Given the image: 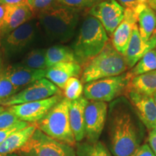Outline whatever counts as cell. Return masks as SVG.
Here are the masks:
<instances>
[{
  "instance_id": "obj_6",
  "label": "cell",
  "mask_w": 156,
  "mask_h": 156,
  "mask_svg": "<svg viewBox=\"0 0 156 156\" xmlns=\"http://www.w3.org/2000/svg\"><path fill=\"white\" fill-rule=\"evenodd\" d=\"M132 78L129 72H127L118 76L91 81L84 87V97L87 101L110 102L126 93Z\"/></svg>"
},
{
  "instance_id": "obj_42",
  "label": "cell",
  "mask_w": 156,
  "mask_h": 156,
  "mask_svg": "<svg viewBox=\"0 0 156 156\" xmlns=\"http://www.w3.org/2000/svg\"><path fill=\"white\" fill-rule=\"evenodd\" d=\"M2 72V69H1V62H0V73Z\"/></svg>"
},
{
  "instance_id": "obj_25",
  "label": "cell",
  "mask_w": 156,
  "mask_h": 156,
  "mask_svg": "<svg viewBox=\"0 0 156 156\" xmlns=\"http://www.w3.org/2000/svg\"><path fill=\"white\" fill-rule=\"evenodd\" d=\"M46 53L45 48H35L25 56L20 63L31 69L46 70L48 69Z\"/></svg>"
},
{
  "instance_id": "obj_16",
  "label": "cell",
  "mask_w": 156,
  "mask_h": 156,
  "mask_svg": "<svg viewBox=\"0 0 156 156\" xmlns=\"http://www.w3.org/2000/svg\"><path fill=\"white\" fill-rule=\"evenodd\" d=\"M138 17L134 12L124 9V17L112 34V44L118 52L125 55L132 34V30L136 23Z\"/></svg>"
},
{
  "instance_id": "obj_15",
  "label": "cell",
  "mask_w": 156,
  "mask_h": 156,
  "mask_svg": "<svg viewBox=\"0 0 156 156\" xmlns=\"http://www.w3.org/2000/svg\"><path fill=\"white\" fill-rule=\"evenodd\" d=\"M156 47L155 33L149 40H145L140 36L137 23L134 25L125 56L128 67H134L136 64L150 51Z\"/></svg>"
},
{
  "instance_id": "obj_40",
  "label": "cell",
  "mask_w": 156,
  "mask_h": 156,
  "mask_svg": "<svg viewBox=\"0 0 156 156\" xmlns=\"http://www.w3.org/2000/svg\"><path fill=\"white\" fill-rule=\"evenodd\" d=\"M5 156H20L18 154H15V153H11V154H8V155H5Z\"/></svg>"
},
{
  "instance_id": "obj_32",
  "label": "cell",
  "mask_w": 156,
  "mask_h": 156,
  "mask_svg": "<svg viewBox=\"0 0 156 156\" xmlns=\"http://www.w3.org/2000/svg\"><path fill=\"white\" fill-rule=\"evenodd\" d=\"M20 121V120L10 111L7 108L5 109L0 114V129L13 126Z\"/></svg>"
},
{
  "instance_id": "obj_12",
  "label": "cell",
  "mask_w": 156,
  "mask_h": 156,
  "mask_svg": "<svg viewBox=\"0 0 156 156\" xmlns=\"http://www.w3.org/2000/svg\"><path fill=\"white\" fill-rule=\"evenodd\" d=\"M108 105L102 101H88L85 109V136L89 142L98 141L106 121Z\"/></svg>"
},
{
  "instance_id": "obj_20",
  "label": "cell",
  "mask_w": 156,
  "mask_h": 156,
  "mask_svg": "<svg viewBox=\"0 0 156 156\" xmlns=\"http://www.w3.org/2000/svg\"><path fill=\"white\" fill-rule=\"evenodd\" d=\"M36 129V124H30L27 127L12 134L0 144V156H5L18 151L26 144Z\"/></svg>"
},
{
  "instance_id": "obj_4",
  "label": "cell",
  "mask_w": 156,
  "mask_h": 156,
  "mask_svg": "<svg viewBox=\"0 0 156 156\" xmlns=\"http://www.w3.org/2000/svg\"><path fill=\"white\" fill-rule=\"evenodd\" d=\"M127 68L125 56L117 51L112 42H108L100 53L83 66L81 81L86 84L99 79L118 76L125 73Z\"/></svg>"
},
{
  "instance_id": "obj_30",
  "label": "cell",
  "mask_w": 156,
  "mask_h": 156,
  "mask_svg": "<svg viewBox=\"0 0 156 156\" xmlns=\"http://www.w3.org/2000/svg\"><path fill=\"white\" fill-rule=\"evenodd\" d=\"M56 1L63 7L79 9L91 8L100 0H56Z\"/></svg>"
},
{
  "instance_id": "obj_41",
  "label": "cell",
  "mask_w": 156,
  "mask_h": 156,
  "mask_svg": "<svg viewBox=\"0 0 156 156\" xmlns=\"http://www.w3.org/2000/svg\"><path fill=\"white\" fill-rule=\"evenodd\" d=\"M153 98L154 101H155V104H156V92L153 95Z\"/></svg>"
},
{
  "instance_id": "obj_10",
  "label": "cell",
  "mask_w": 156,
  "mask_h": 156,
  "mask_svg": "<svg viewBox=\"0 0 156 156\" xmlns=\"http://www.w3.org/2000/svg\"><path fill=\"white\" fill-rule=\"evenodd\" d=\"M62 98L63 97L62 95H56L44 100L7 107V109L14 114L20 121L30 124H36L41 120Z\"/></svg>"
},
{
  "instance_id": "obj_33",
  "label": "cell",
  "mask_w": 156,
  "mask_h": 156,
  "mask_svg": "<svg viewBox=\"0 0 156 156\" xmlns=\"http://www.w3.org/2000/svg\"><path fill=\"white\" fill-rule=\"evenodd\" d=\"M30 124V123L23 122V121H20V122L16 123V124H14L13 126H9L8 128L3 129H0V144L2 143V142L5 141L7 137H9L12 134L27 127V126H28Z\"/></svg>"
},
{
  "instance_id": "obj_5",
  "label": "cell",
  "mask_w": 156,
  "mask_h": 156,
  "mask_svg": "<svg viewBox=\"0 0 156 156\" xmlns=\"http://www.w3.org/2000/svg\"><path fill=\"white\" fill-rule=\"evenodd\" d=\"M70 101L63 98L36 125L53 139L74 146L76 140L69 122Z\"/></svg>"
},
{
  "instance_id": "obj_24",
  "label": "cell",
  "mask_w": 156,
  "mask_h": 156,
  "mask_svg": "<svg viewBox=\"0 0 156 156\" xmlns=\"http://www.w3.org/2000/svg\"><path fill=\"white\" fill-rule=\"evenodd\" d=\"M76 156H112L104 144L100 141L76 144Z\"/></svg>"
},
{
  "instance_id": "obj_37",
  "label": "cell",
  "mask_w": 156,
  "mask_h": 156,
  "mask_svg": "<svg viewBox=\"0 0 156 156\" xmlns=\"http://www.w3.org/2000/svg\"><path fill=\"white\" fill-rule=\"evenodd\" d=\"M4 15H5V5L0 4V29L2 25Z\"/></svg>"
},
{
  "instance_id": "obj_11",
  "label": "cell",
  "mask_w": 156,
  "mask_h": 156,
  "mask_svg": "<svg viewBox=\"0 0 156 156\" xmlns=\"http://www.w3.org/2000/svg\"><path fill=\"white\" fill-rule=\"evenodd\" d=\"M89 15L101 23L107 34L112 36L124 17V8L116 0H102L91 7Z\"/></svg>"
},
{
  "instance_id": "obj_19",
  "label": "cell",
  "mask_w": 156,
  "mask_h": 156,
  "mask_svg": "<svg viewBox=\"0 0 156 156\" xmlns=\"http://www.w3.org/2000/svg\"><path fill=\"white\" fill-rule=\"evenodd\" d=\"M88 101L82 96L77 100L70 101L69 122L76 142H80L85 136V109Z\"/></svg>"
},
{
  "instance_id": "obj_7",
  "label": "cell",
  "mask_w": 156,
  "mask_h": 156,
  "mask_svg": "<svg viewBox=\"0 0 156 156\" xmlns=\"http://www.w3.org/2000/svg\"><path fill=\"white\" fill-rule=\"evenodd\" d=\"M17 153L20 156H76L73 146L53 139L38 128Z\"/></svg>"
},
{
  "instance_id": "obj_8",
  "label": "cell",
  "mask_w": 156,
  "mask_h": 156,
  "mask_svg": "<svg viewBox=\"0 0 156 156\" xmlns=\"http://www.w3.org/2000/svg\"><path fill=\"white\" fill-rule=\"evenodd\" d=\"M56 95H62L61 90L48 79L43 78L0 102V106L7 108L15 105L44 100Z\"/></svg>"
},
{
  "instance_id": "obj_17",
  "label": "cell",
  "mask_w": 156,
  "mask_h": 156,
  "mask_svg": "<svg viewBox=\"0 0 156 156\" xmlns=\"http://www.w3.org/2000/svg\"><path fill=\"white\" fill-rule=\"evenodd\" d=\"M46 70L31 69L21 63H17L8 66L4 73L12 83L20 90L22 87L46 78Z\"/></svg>"
},
{
  "instance_id": "obj_3",
  "label": "cell",
  "mask_w": 156,
  "mask_h": 156,
  "mask_svg": "<svg viewBox=\"0 0 156 156\" xmlns=\"http://www.w3.org/2000/svg\"><path fill=\"white\" fill-rule=\"evenodd\" d=\"M37 23L51 41L67 42L73 36L79 20L77 9L55 6L36 16Z\"/></svg>"
},
{
  "instance_id": "obj_38",
  "label": "cell",
  "mask_w": 156,
  "mask_h": 156,
  "mask_svg": "<svg viewBox=\"0 0 156 156\" xmlns=\"http://www.w3.org/2000/svg\"><path fill=\"white\" fill-rule=\"evenodd\" d=\"M147 4L156 12V0H147Z\"/></svg>"
},
{
  "instance_id": "obj_36",
  "label": "cell",
  "mask_w": 156,
  "mask_h": 156,
  "mask_svg": "<svg viewBox=\"0 0 156 156\" xmlns=\"http://www.w3.org/2000/svg\"><path fill=\"white\" fill-rule=\"evenodd\" d=\"M22 3H26V0H0V4L3 5H18Z\"/></svg>"
},
{
  "instance_id": "obj_39",
  "label": "cell",
  "mask_w": 156,
  "mask_h": 156,
  "mask_svg": "<svg viewBox=\"0 0 156 156\" xmlns=\"http://www.w3.org/2000/svg\"><path fill=\"white\" fill-rule=\"evenodd\" d=\"M5 110V107H4L2 106H0V114H1L2 112H4Z\"/></svg>"
},
{
  "instance_id": "obj_23",
  "label": "cell",
  "mask_w": 156,
  "mask_h": 156,
  "mask_svg": "<svg viewBox=\"0 0 156 156\" xmlns=\"http://www.w3.org/2000/svg\"><path fill=\"white\" fill-rule=\"evenodd\" d=\"M46 58L48 68L61 62H77L72 48L63 45H56L47 48Z\"/></svg>"
},
{
  "instance_id": "obj_9",
  "label": "cell",
  "mask_w": 156,
  "mask_h": 156,
  "mask_svg": "<svg viewBox=\"0 0 156 156\" xmlns=\"http://www.w3.org/2000/svg\"><path fill=\"white\" fill-rule=\"evenodd\" d=\"M38 23L31 20L2 37L1 46L7 56L17 55L28 48L37 35Z\"/></svg>"
},
{
  "instance_id": "obj_29",
  "label": "cell",
  "mask_w": 156,
  "mask_h": 156,
  "mask_svg": "<svg viewBox=\"0 0 156 156\" xmlns=\"http://www.w3.org/2000/svg\"><path fill=\"white\" fill-rule=\"evenodd\" d=\"M56 0H26V4L30 7L34 17L40 13L56 6Z\"/></svg>"
},
{
  "instance_id": "obj_43",
  "label": "cell",
  "mask_w": 156,
  "mask_h": 156,
  "mask_svg": "<svg viewBox=\"0 0 156 156\" xmlns=\"http://www.w3.org/2000/svg\"><path fill=\"white\" fill-rule=\"evenodd\" d=\"M155 35H156V31H155Z\"/></svg>"
},
{
  "instance_id": "obj_44",
  "label": "cell",
  "mask_w": 156,
  "mask_h": 156,
  "mask_svg": "<svg viewBox=\"0 0 156 156\" xmlns=\"http://www.w3.org/2000/svg\"><path fill=\"white\" fill-rule=\"evenodd\" d=\"M100 1H102V0H100Z\"/></svg>"
},
{
  "instance_id": "obj_27",
  "label": "cell",
  "mask_w": 156,
  "mask_h": 156,
  "mask_svg": "<svg viewBox=\"0 0 156 156\" xmlns=\"http://www.w3.org/2000/svg\"><path fill=\"white\" fill-rule=\"evenodd\" d=\"M83 90L84 87L82 81L78 77H73L67 80L63 89V93L64 98L72 101L81 98Z\"/></svg>"
},
{
  "instance_id": "obj_28",
  "label": "cell",
  "mask_w": 156,
  "mask_h": 156,
  "mask_svg": "<svg viewBox=\"0 0 156 156\" xmlns=\"http://www.w3.org/2000/svg\"><path fill=\"white\" fill-rule=\"evenodd\" d=\"M20 90L6 76L4 70H2L0 73V102L12 96Z\"/></svg>"
},
{
  "instance_id": "obj_14",
  "label": "cell",
  "mask_w": 156,
  "mask_h": 156,
  "mask_svg": "<svg viewBox=\"0 0 156 156\" xmlns=\"http://www.w3.org/2000/svg\"><path fill=\"white\" fill-rule=\"evenodd\" d=\"M34 17L32 11L26 3L5 5V15L0 29V38L33 20Z\"/></svg>"
},
{
  "instance_id": "obj_35",
  "label": "cell",
  "mask_w": 156,
  "mask_h": 156,
  "mask_svg": "<svg viewBox=\"0 0 156 156\" xmlns=\"http://www.w3.org/2000/svg\"><path fill=\"white\" fill-rule=\"evenodd\" d=\"M148 145L156 155V127L151 130L148 135Z\"/></svg>"
},
{
  "instance_id": "obj_13",
  "label": "cell",
  "mask_w": 156,
  "mask_h": 156,
  "mask_svg": "<svg viewBox=\"0 0 156 156\" xmlns=\"http://www.w3.org/2000/svg\"><path fill=\"white\" fill-rule=\"evenodd\" d=\"M126 95L134 112L148 130L156 127V104L152 95L126 90Z\"/></svg>"
},
{
  "instance_id": "obj_21",
  "label": "cell",
  "mask_w": 156,
  "mask_h": 156,
  "mask_svg": "<svg viewBox=\"0 0 156 156\" xmlns=\"http://www.w3.org/2000/svg\"><path fill=\"white\" fill-rule=\"evenodd\" d=\"M126 90L153 96L156 92V70L133 77Z\"/></svg>"
},
{
  "instance_id": "obj_18",
  "label": "cell",
  "mask_w": 156,
  "mask_h": 156,
  "mask_svg": "<svg viewBox=\"0 0 156 156\" xmlns=\"http://www.w3.org/2000/svg\"><path fill=\"white\" fill-rule=\"evenodd\" d=\"M83 67L77 62H61L46 70V78L63 90L67 80L71 77H79Z\"/></svg>"
},
{
  "instance_id": "obj_2",
  "label": "cell",
  "mask_w": 156,
  "mask_h": 156,
  "mask_svg": "<svg viewBox=\"0 0 156 156\" xmlns=\"http://www.w3.org/2000/svg\"><path fill=\"white\" fill-rule=\"evenodd\" d=\"M108 42V35L103 25L89 15L82 23L72 49L77 63L83 67L100 53Z\"/></svg>"
},
{
  "instance_id": "obj_34",
  "label": "cell",
  "mask_w": 156,
  "mask_h": 156,
  "mask_svg": "<svg viewBox=\"0 0 156 156\" xmlns=\"http://www.w3.org/2000/svg\"><path fill=\"white\" fill-rule=\"evenodd\" d=\"M131 156H156L148 144H143L139 146Z\"/></svg>"
},
{
  "instance_id": "obj_26",
  "label": "cell",
  "mask_w": 156,
  "mask_h": 156,
  "mask_svg": "<svg viewBox=\"0 0 156 156\" xmlns=\"http://www.w3.org/2000/svg\"><path fill=\"white\" fill-rule=\"evenodd\" d=\"M156 70V49L148 51L129 71L132 77Z\"/></svg>"
},
{
  "instance_id": "obj_31",
  "label": "cell",
  "mask_w": 156,
  "mask_h": 156,
  "mask_svg": "<svg viewBox=\"0 0 156 156\" xmlns=\"http://www.w3.org/2000/svg\"><path fill=\"white\" fill-rule=\"evenodd\" d=\"M124 9H129L137 15L146 6L148 5L147 0H116Z\"/></svg>"
},
{
  "instance_id": "obj_1",
  "label": "cell",
  "mask_w": 156,
  "mask_h": 156,
  "mask_svg": "<svg viewBox=\"0 0 156 156\" xmlns=\"http://www.w3.org/2000/svg\"><path fill=\"white\" fill-rule=\"evenodd\" d=\"M134 111L123 99L112 103L109 112L111 149L114 156H131L143 139Z\"/></svg>"
},
{
  "instance_id": "obj_22",
  "label": "cell",
  "mask_w": 156,
  "mask_h": 156,
  "mask_svg": "<svg viewBox=\"0 0 156 156\" xmlns=\"http://www.w3.org/2000/svg\"><path fill=\"white\" fill-rule=\"evenodd\" d=\"M137 26L141 37L149 40L156 31V12L147 5L138 15Z\"/></svg>"
}]
</instances>
